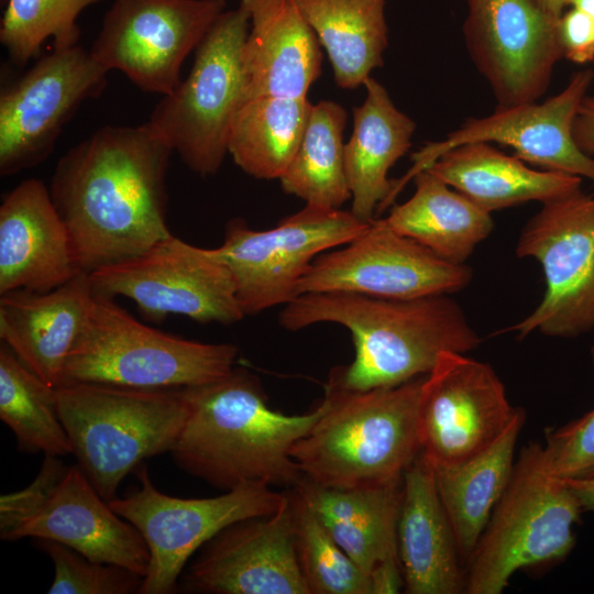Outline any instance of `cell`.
<instances>
[{
  "label": "cell",
  "instance_id": "f546056e",
  "mask_svg": "<svg viewBox=\"0 0 594 594\" xmlns=\"http://www.w3.org/2000/svg\"><path fill=\"white\" fill-rule=\"evenodd\" d=\"M328 54L337 85L354 89L383 66L386 0H294Z\"/></svg>",
  "mask_w": 594,
  "mask_h": 594
},
{
  "label": "cell",
  "instance_id": "52a82bcc",
  "mask_svg": "<svg viewBox=\"0 0 594 594\" xmlns=\"http://www.w3.org/2000/svg\"><path fill=\"white\" fill-rule=\"evenodd\" d=\"M582 512L568 482L547 471L542 446L525 447L470 558L464 592L501 594L517 570L564 558Z\"/></svg>",
  "mask_w": 594,
  "mask_h": 594
},
{
  "label": "cell",
  "instance_id": "9a60e30c",
  "mask_svg": "<svg viewBox=\"0 0 594 594\" xmlns=\"http://www.w3.org/2000/svg\"><path fill=\"white\" fill-rule=\"evenodd\" d=\"M472 278L465 264L447 261L415 240L373 219L344 248L318 255L298 283L297 295L352 293L386 299L450 294Z\"/></svg>",
  "mask_w": 594,
  "mask_h": 594
},
{
  "label": "cell",
  "instance_id": "277c9868",
  "mask_svg": "<svg viewBox=\"0 0 594 594\" xmlns=\"http://www.w3.org/2000/svg\"><path fill=\"white\" fill-rule=\"evenodd\" d=\"M424 377L391 387L353 391L330 374L320 417L292 449L304 479L332 488L403 480L421 452L418 405Z\"/></svg>",
  "mask_w": 594,
  "mask_h": 594
},
{
  "label": "cell",
  "instance_id": "7bdbcfd3",
  "mask_svg": "<svg viewBox=\"0 0 594 594\" xmlns=\"http://www.w3.org/2000/svg\"><path fill=\"white\" fill-rule=\"evenodd\" d=\"M565 6L582 11L594 21V0H565Z\"/></svg>",
  "mask_w": 594,
  "mask_h": 594
},
{
  "label": "cell",
  "instance_id": "ba28073f",
  "mask_svg": "<svg viewBox=\"0 0 594 594\" xmlns=\"http://www.w3.org/2000/svg\"><path fill=\"white\" fill-rule=\"evenodd\" d=\"M249 28L241 4L226 10L195 50L187 77L163 96L147 121L202 177L219 170L234 116L244 101L242 52Z\"/></svg>",
  "mask_w": 594,
  "mask_h": 594
},
{
  "label": "cell",
  "instance_id": "d6986e66",
  "mask_svg": "<svg viewBox=\"0 0 594 594\" xmlns=\"http://www.w3.org/2000/svg\"><path fill=\"white\" fill-rule=\"evenodd\" d=\"M185 586L209 594H310L296 549L290 491L275 513L234 522L208 541Z\"/></svg>",
  "mask_w": 594,
  "mask_h": 594
},
{
  "label": "cell",
  "instance_id": "603a6c76",
  "mask_svg": "<svg viewBox=\"0 0 594 594\" xmlns=\"http://www.w3.org/2000/svg\"><path fill=\"white\" fill-rule=\"evenodd\" d=\"M240 4L250 19L242 52L244 101L307 97L321 74L322 55L295 1L241 0Z\"/></svg>",
  "mask_w": 594,
  "mask_h": 594
},
{
  "label": "cell",
  "instance_id": "484cf974",
  "mask_svg": "<svg viewBox=\"0 0 594 594\" xmlns=\"http://www.w3.org/2000/svg\"><path fill=\"white\" fill-rule=\"evenodd\" d=\"M488 213L529 201L546 202L581 189L582 177L537 170L492 143L453 147L427 168Z\"/></svg>",
  "mask_w": 594,
  "mask_h": 594
},
{
  "label": "cell",
  "instance_id": "ee69618b",
  "mask_svg": "<svg viewBox=\"0 0 594 594\" xmlns=\"http://www.w3.org/2000/svg\"><path fill=\"white\" fill-rule=\"evenodd\" d=\"M592 353H593V361H594V345H593V349H592Z\"/></svg>",
  "mask_w": 594,
  "mask_h": 594
},
{
  "label": "cell",
  "instance_id": "7a4b0ae2",
  "mask_svg": "<svg viewBox=\"0 0 594 594\" xmlns=\"http://www.w3.org/2000/svg\"><path fill=\"white\" fill-rule=\"evenodd\" d=\"M279 324L298 331L320 322L352 334L354 359L331 371L345 388L391 387L428 374L444 351L466 353L481 343L448 294L386 299L352 293H309L285 305Z\"/></svg>",
  "mask_w": 594,
  "mask_h": 594
},
{
  "label": "cell",
  "instance_id": "9c48e42d",
  "mask_svg": "<svg viewBox=\"0 0 594 594\" xmlns=\"http://www.w3.org/2000/svg\"><path fill=\"white\" fill-rule=\"evenodd\" d=\"M371 221L351 210L306 205L268 230L232 219L222 244L213 250L233 276L242 312L252 316L295 299L314 260L361 235Z\"/></svg>",
  "mask_w": 594,
  "mask_h": 594
},
{
  "label": "cell",
  "instance_id": "ab89813d",
  "mask_svg": "<svg viewBox=\"0 0 594 594\" xmlns=\"http://www.w3.org/2000/svg\"><path fill=\"white\" fill-rule=\"evenodd\" d=\"M573 138L581 151L594 156V96H585L573 123Z\"/></svg>",
  "mask_w": 594,
  "mask_h": 594
},
{
  "label": "cell",
  "instance_id": "f1b7e54d",
  "mask_svg": "<svg viewBox=\"0 0 594 594\" xmlns=\"http://www.w3.org/2000/svg\"><path fill=\"white\" fill-rule=\"evenodd\" d=\"M414 195L392 208L383 221L395 232L438 256L464 264L494 228L491 213L428 169L417 173Z\"/></svg>",
  "mask_w": 594,
  "mask_h": 594
},
{
  "label": "cell",
  "instance_id": "8992f818",
  "mask_svg": "<svg viewBox=\"0 0 594 594\" xmlns=\"http://www.w3.org/2000/svg\"><path fill=\"white\" fill-rule=\"evenodd\" d=\"M238 348L164 333L138 321L114 298L95 294L64 369L63 383L177 389L228 375ZM61 385V386H62Z\"/></svg>",
  "mask_w": 594,
  "mask_h": 594
},
{
  "label": "cell",
  "instance_id": "1f68e13d",
  "mask_svg": "<svg viewBox=\"0 0 594 594\" xmlns=\"http://www.w3.org/2000/svg\"><path fill=\"white\" fill-rule=\"evenodd\" d=\"M344 108L331 100L311 106L298 150L279 178L283 190L306 205L340 209L351 199L344 165Z\"/></svg>",
  "mask_w": 594,
  "mask_h": 594
},
{
  "label": "cell",
  "instance_id": "4fadbf2b",
  "mask_svg": "<svg viewBox=\"0 0 594 594\" xmlns=\"http://www.w3.org/2000/svg\"><path fill=\"white\" fill-rule=\"evenodd\" d=\"M226 7L227 0H113L89 51L108 72L165 96Z\"/></svg>",
  "mask_w": 594,
  "mask_h": 594
},
{
  "label": "cell",
  "instance_id": "d590c367",
  "mask_svg": "<svg viewBox=\"0 0 594 594\" xmlns=\"http://www.w3.org/2000/svg\"><path fill=\"white\" fill-rule=\"evenodd\" d=\"M51 558L54 579L50 594L139 593L143 578L123 566L94 561L76 550L48 539H36Z\"/></svg>",
  "mask_w": 594,
  "mask_h": 594
},
{
  "label": "cell",
  "instance_id": "60d3db41",
  "mask_svg": "<svg viewBox=\"0 0 594 594\" xmlns=\"http://www.w3.org/2000/svg\"><path fill=\"white\" fill-rule=\"evenodd\" d=\"M584 510H594V475L582 480L566 481Z\"/></svg>",
  "mask_w": 594,
  "mask_h": 594
},
{
  "label": "cell",
  "instance_id": "f35d334b",
  "mask_svg": "<svg viewBox=\"0 0 594 594\" xmlns=\"http://www.w3.org/2000/svg\"><path fill=\"white\" fill-rule=\"evenodd\" d=\"M558 35L563 56L585 64L594 59V21L571 8L558 19Z\"/></svg>",
  "mask_w": 594,
  "mask_h": 594
},
{
  "label": "cell",
  "instance_id": "e575fe53",
  "mask_svg": "<svg viewBox=\"0 0 594 594\" xmlns=\"http://www.w3.org/2000/svg\"><path fill=\"white\" fill-rule=\"evenodd\" d=\"M299 564L310 594H373L372 582L330 536L295 488H289Z\"/></svg>",
  "mask_w": 594,
  "mask_h": 594
},
{
  "label": "cell",
  "instance_id": "ac0fdd59",
  "mask_svg": "<svg viewBox=\"0 0 594 594\" xmlns=\"http://www.w3.org/2000/svg\"><path fill=\"white\" fill-rule=\"evenodd\" d=\"M593 77L592 69L580 70L559 94L542 102L496 107L490 116L465 120L444 140L427 143L414 153V163L407 174L394 182L391 199L394 200L408 180L444 152L475 142L506 145L526 163L594 182V157L579 148L572 132Z\"/></svg>",
  "mask_w": 594,
  "mask_h": 594
},
{
  "label": "cell",
  "instance_id": "2e32d148",
  "mask_svg": "<svg viewBox=\"0 0 594 594\" xmlns=\"http://www.w3.org/2000/svg\"><path fill=\"white\" fill-rule=\"evenodd\" d=\"M466 50L497 107L536 102L563 56L558 19L534 0H466Z\"/></svg>",
  "mask_w": 594,
  "mask_h": 594
},
{
  "label": "cell",
  "instance_id": "44dd1931",
  "mask_svg": "<svg viewBox=\"0 0 594 594\" xmlns=\"http://www.w3.org/2000/svg\"><path fill=\"white\" fill-rule=\"evenodd\" d=\"M80 273L68 229L50 188L22 180L0 206V295L48 292Z\"/></svg>",
  "mask_w": 594,
  "mask_h": 594
},
{
  "label": "cell",
  "instance_id": "74e56055",
  "mask_svg": "<svg viewBox=\"0 0 594 594\" xmlns=\"http://www.w3.org/2000/svg\"><path fill=\"white\" fill-rule=\"evenodd\" d=\"M59 457L45 455L35 480L19 492L0 497V537L7 540L16 526L38 505L53 485L63 476L67 466Z\"/></svg>",
  "mask_w": 594,
  "mask_h": 594
},
{
  "label": "cell",
  "instance_id": "e0dca14e",
  "mask_svg": "<svg viewBox=\"0 0 594 594\" xmlns=\"http://www.w3.org/2000/svg\"><path fill=\"white\" fill-rule=\"evenodd\" d=\"M519 409L510 405L504 384L488 363L444 351L421 386V452L432 465L466 460L490 447Z\"/></svg>",
  "mask_w": 594,
  "mask_h": 594
},
{
  "label": "cell",
  "instance_id": "4316f807",
  "mask_svg": "<svg viewBox=\"0 0 594 594\" xmlns=\"http://www.w3.org/2000/svg\"><path fill=\"white\" fill-rule=\"evenodd\" d=\"M366 96L353 109V132L344 145V165L351 191V212L371 221L387 207L394 182L391 167L411 146L416 124L391 99L386 88L369 77Z\"/></svg>",
  "mask_w": 594,
  "mask_h": 594
},
{
  "label": "cell",
  "instance_id": "b9f144b4",
  "mask_svg": "<svg viewBox=\"0 0 594 594\" xmlns=\"http://www.w3.org/2000/svg\"><path fill=\"white\" fill-rule=\"evenodd\" d=\"M549 15L559 19L564 12L565 0H534Z\"/></svg>",
  "mask_w": 594,
  "mask_h": 594
},
{
  "label": "cell",
  "instance_id": "7c38bea8",
  "mask_svg": "<svg viewBox=\"0 0 594 594\" xmlns=\"http://www.w3.org/2000/svg\"><path fill=\"white\" fill-rule=\"evenodd\" d=\"M94 293L133 300L150 321L179 315L200 323L232 324L245 316L228 266L213 249L173 234L140 255L89 273Z\"/></svg>",
  "mask_w": 594,
  "mask_h": 594
},
{
  "label": "cell",
  "instance_id": "d4e9b609",
  "mask_svg": "<svg viewBox=\"0 0 594 594\" xmlns=\"http://www.w3.org/2000/svg\"><path fill=\"white\" fill-rule=\"evenodd\" d=\"M293 488L370 579L381 569L402 568L397 527L403 480L360 488H332L304 479Z\"/></svg>",
  "mask_w": 594,
  "mask_h": 594
},
{
  "label": "cell",
  "instance_id": "4dcf8cb0",
  "mask_svg": "<svg viewBox=\"0 0 594 594\" xmlns=\"http://www.w3.org/2000/svg\"><path fill=\"white\" fill-rule=\"evenodd\" d=\"M311 106L307 97L244 101L230 129L228 154L254 178L279 179L298 150Z\"/></svg>",
  "mask_w": 594,
  "mask_h": 594
},
{
  "label": "cell",
  "instance_id": "8d00e7d4",
  "mask_svg": "<svg viewBox=\"0 0 594 594\" xmlns=\"http://www.w3.org/2000/svg\"><path fill=\"white\" fill-rule=\"evenodd\" d=\"M542 455L547 471L561 480L594 475V407L580 418L548 430Z\"/></svg>",
  "mask_w": 594,
  "mask_h": 594
},
{
  "label": "cell",
  "instance_id": "cb8c5ba5",
  "mask_svg": "<svg viewBox=\"0 0 594 594\" xmlns=\"http://www.w3.org/2000/svg\"><path fill=\"white\" fill-rule=\"evenodd\" d=\"M397 537L407 593L458 594L465 590L454 531L438 493L433 466L422 452L403 475Z\"/></svg>",
  "mask_w": 594,
  "mask_h": 594
},
{
  "label": "cell",
  "instance_id": "5bb4252c",
  "mask_svg": "<svg viewBox=\"0 0 594 594\" xmlns=\"http://www.w3.org/2000/svg\"><path fill=\"white\" fill-rule=\"evenodd\" d=\"M108 70L80 45L53 48L0 95V174L14 175L52 153L66 122L107 85Z\"/></svg>",
  "mask_w": 594,
  "mask_h": 594
},
{
  "label": "cell",
  "instance_id": "8fae6325",
  "mask_svg": "<svg viewBox=\"0 0 594 594\" xmlns=\"http://www.w3.org/2000/svg\"><path fill=\"white\" fill-rule=\"evenodd\" d=\"M520 232L516 253L537 260L546 280L536 309L508 328L571 338L594 330V195L581 189L541 204Z\"/></svg>",
  "mask_w": 594,
  "mask_h": 594
},
{
  "label": "cell",
  "instance_id": "5b68a950",
  "mask_svg": "<svg viewBox=\"0 0 594 594\" xmlns=\"http://www.w3.org/2000/svg\"><path fill=\"white\" fill-rule=\"evenodd\" d=\"M57 406L77 464L107 502L144 460L170 452L189 413L185 388L98 383L59 386Z\"/></svg>",
  "mask_w": 594,
  "mask_h": 594
},
{
  "label": "cell",
  "instance_id": "30bf717a",
  "mask_svg": "<svg viewBox=\"0 0 594 594\" xmlns=\"http://www.w3.org/2000/svg\"><path fill=\"white\" fill-rule=\"evenodd\" d=\"M140 488L110 507L142 535L150 563L141 594H169L176 590L189 558L228 526L275 513L286 492L251 484L207 498H182L158 491L146 468L136 469Z\"/></svg>",
  "mask_w": 594,
  "mask_h": 594
},
{
  "label": "cell",
  "instance_id": "7402d4cb",
  "mask_svg": "<svg viewBox=\"0 0 594 594\" xmlns=\"http://www.w3.org/2000/svg\"><path fill=\"white\" fill-rule=\"evenodd\" d=\"M94 297L89 274L85 272L48 292L2 294L1 341L37 376L58 388Z\"/></svg>",
  "mask_w": 594,
  "mask_h": 594
},
{
  "label": "cell",
  "instance_id": "6da1fadb",
  "mask_svg": "<svg viewBox=\"0 0 594 594\" xmlns=\"http://www.w3.org/2000/svg\"><path fill=\"white\" fill-rule=\"evenodd\" d=\"M173 152L146 122L102 127L59 158L48 188L80 272L132 258L172 234L166 172Z\"/></svg>",
  "mask_w": 594,
  "mask_h": 594
},
{
  "label": "cell",
  "instance_id": "3957f363",
  "mask_svg": "<svg viewBox=\"0 0 594 594\" xmlns=\"http://www.w3.org/2000/svg\"><path fill=\"white\" fill-rule=\"evenodd\" d=\"M188 417L170 450L188 474L221 491L251 484L293 488L304 480L294 444L320 417L272 409L258 378L233 369L211 383L187 387Z\"/></svg>",
  "mask_w": 594,
  "mask_h": 594
},
{
  "label": "cell",
  "instance_id": "ffe728a7",
  "mask_svg": "<svg viewBox=\"0 0 594 594\" xmlns=\"http://www.w3.org/2000/svg\"><path fill=\"white\" fill-rule=\"evenodd\" d=\"M32 537L63 543L90 560L145 576L150 552L140 531L119 516L78 464L63 476L7 540Z\"/></svg>",
  "mask_w": 594,
  "mask_h": 594
},
{
  "label": "cell",
  "instance_id": "83f0119b",
  "mask_svg": "<svg viewBox=\"0 0 594 594\" xmlns=\"http://www.w3.org/2000/svg\"><path fill=\"white\" fill-rule=\"evenodd\" d=\"M525 416L520 408L506 430L473 457L458 463L432 465L460 556L469 560L510 480Z\"/></svg>",
  "mask_w": 594,
  "mask_h": 594
},
{
  "label": "cell",
  "instance_id": "836d02e7",
  "mask_svg": "<svg viewBox=\"0 0 594 594\" xmlns=\"http://www.w3.org/2000/svg\"><path fill=\"white\" fill-rule=\"evenodd\" d=\"M103 0H7L0 42L11 61L24 66L52 38L54 48L78 44L80 13Z\"/></svg>",
  "mask_w": 594,
  "mask_h": 594
},
{
  "label": "cell",
  "instance_id": "d6a6232c",
  "mask_svg": "<svg viewBox=\"0 0 594 594\" xmlns=\"http://www.w3.org/2000/svg\"><path fill=\"white\" fill-rule=\"evenodd\" d=\"M0 418L22 451L55 457L72 453L58 414L57 388L31 371L4 343L0 345Z\"/></svg>",
  "mask_w": 594,
  "mask_h": 594
}]
</instances>
